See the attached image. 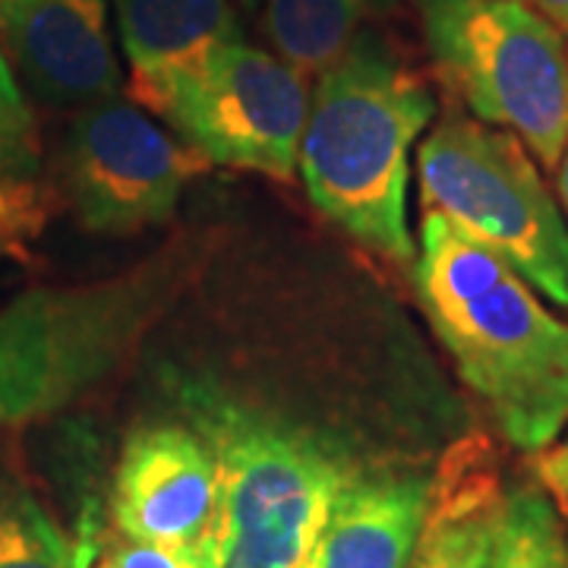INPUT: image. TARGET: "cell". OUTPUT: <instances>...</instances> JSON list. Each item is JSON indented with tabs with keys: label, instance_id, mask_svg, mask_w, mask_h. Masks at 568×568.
<instances>
[{
	"label": "cell",
	"instance_id": "11",
	"mask_svg": "<svg viewBox=\"0 0 568 568\" xmlns=\"http://www.w3.org/2000/svg\"><path fill=\"white\" fill-rule=\"evenodd\" d=\"M433 499V477L414 470L351 474L328 511L316 568H410Z\"/></svg>",
	"mask_w": 568,
	"mask_h": 568
},
{
	"label": "cell",
	"instance_id": "18",
	"mask_svg": "<svg viewBox=\"0 0 568 568\" xmlns=\"http://www.w3.org/2000/svg\"><path fill=\"white\" fill-rule=\"evenodd\" d=\"M111 568H224L222 534L190 544H142L123 540L108 552Z\"/></svg>",
	"mask_w": 568,
	"mask_h": 568
},
{
	"label": "cell",
	"instance_id": "22",
	"mask_svg": "<svg viewBox=\"0 0 568 568\" xmlns=\"http://www.w3.org/2000/svg\"><path fill=\"white\" fill-rule=\"evenodd\" d=\"M265 0H241V7H244L246 13H260L263 10Z\"/></svg>",
	"mask_w": 568,
	"mask_h": 568
},
{
	"label": "cell",
	"instance_id": "7",
	"mask_svg": "<svg viewBox=\"0 0 568 568\" xmlns=\"http://www.w3.org/2000/svg\"><path fill=\"white\" fill-rule=\"evenodd\" d=\"M310 95L304 70L237 39L171 77L140 108L168 121L171 133L205 164L291 181Z\"/></svg>",
	"mask_w": 568,
	"mask_h": 568
},
{
	"label": "cell",
	"instance_id": "4",
	"mask_svg": "<svg viewBox=\"0 0 568 568\" xmlns=\"http://www.w3.org/2000/svg\"><path fill=\"white\" fill-rule=\"evenodd\" d=\"M174 395L222 470L224 568H297L310 559L354 467L316 436L209 383L181 379Z\"/></svg>",
	"mask_w": 568,
	"mask_h": 568
},
{
	"label": "cell",
	"instance_id": "5",
	"mask_svg": "<svg viewBox=\"0 0 568 568\" xmlns=\"http://www.w3.org/2000/svg\"><path fill=\"white\" fill-rule=\"evenodd\" d=\"M429 61L470 118L556 171L568 145V44L525 0H414Z\"/></svg>",
	"mask_w": 568,
	"mask_h": 568
},
{
	"label": "cell",
	"instance_id": "9",
	"mask_svg": "<svg viewBox=\"0 0 568 568\" xmlns=\"http://www.w3.org/2000/svg\"><path fill=\"white\" fill-rule=\"evenodd\" d=\"M111 515L123 540L190 544L222 534V470L193 426L152 424L126 436Z\"/></svg>",
	"mask_w": 568,
	"mask_h": 568
},
{
	"label": "cell",
	"instance_id": "3",
	"mask_svg": "<svg viewBox=\"0 0 568 568\" xmlns=\"http://www.w3.org/2000/svg\"><path fill=\"white\" fill-rule=\"evenodd\" d=\"M190 260L162 250L102 282L41 284L0 310V429L104 386L178 297Z\"/></svg>",
	"mask_w": 568,
	"mask_h": 568
},
{
	"label": "cell",
	"instance_id": "6",
	"mask_svg": "<svg viewBox=\"0 0 568 568\" xmlns=\"http://www.w3.org/2000/svg\"><path fill=\"white\" fill-rule=\"evenodd\" d=\"M424 212L503 256L568 310V219L515 133L448 111L417 152Z\"/></svg>",
	"mask_w": 568,
	"mask_h": 568
},
{
	"label": "cell",
	"instance_id": "1",
	"mask_svg": "<svg viewBox=\"0 0 568 568\" xmlns=\"http://www.w3.org/2000/svg\"><path fill=\"white\" fill-rule=\"evenodd\" d=\"M417 297L508 446L537 455L568 426V323L511 265L424 212Z\"/></svg>",
	"mask_w": 568,
	"mask_h": 568
},
{
	"label": "cell",
	"instance_id": "19",
	"mask_svg": "<svg viewBox=\"0 0 568 568\" xmlns=\"http://www.w3.org/2000/svg\"><path fill=\"white\" fill-rule=\"evenodd\" d=\"M534 480L552 496L559 511L568 515V436L534 455Z\"/></svg>",
	"mask_w": 568,
	"mask_h": 568
},
{
	"label": "cell",
	"instance_id": "16",
	"mask_svg": "<svg viewBox=\"0 0 568 568\" xmlns=\"http://www.w3.org/2000/svg\"><path fill=\"white\" fill-rule=\"evenodd\" d=\"M92 530L70 534L20 467L0 458V568H92Z\"/></svg>",
	"mask_w": 568,
	"mask_h": 568
},
{
	"label": "cell",
	"instance_id": "24",
	"mask_svg": "<svg viewBox=\"0 0 568 568\" xmlns=\"http://www.w3.org/2000/svg\"><path fill=\"white\" fill-rule=\"evenodd\" d=\"M99 568H111V562H108V559H104V562H102V566H99Z\"/></svg>",
	"mask_w": 568,
	"mask_h": 568
},
{
	"label": "cell",
	"instance_id": "23",
	"mask_svg": "<svg viewBox=\"0 0 568 568\" xmlns=\"http://www.w3.org/2000/svg\"><path fill=\"white\" fill-rule=\"evenodd\" d=\"M297 568H316V566H313V552H310V559H304V562H301Z\"/></svg>",
	"mask_w": 568,
	"mask_h": 568
},
{
	"label": "cell",
	"instance_id": "8",
	"mask_svg": "<svg viewBox=\"0 0 568 568\" xmlns=\"http://www.w3.org/2000/svg\"><path fill=\"white\" fill-rule=\"evenodd\" d=\"M205 162L140 104L82 108L70 123L51 174L82 231L99 237H136L174 219L186 186Z\"/></svg>",
	"mask_w": 568,
	"mask_h": 568
},
{
	"label": "cell",
	"instance_id": "17",
	"mask_svg": "<svg viewBox=\"0 0 568 568\" xmlns=\"http://www.w3.org/2000/svg\"><path fill=\"white\" fill-rule=\"evenodd\" d=\"M487 568H568L562 511L537 480L503 489Z\"/></svg>",
	"mask_w": 568,
	"mask_h": 568
},
{
	"label": "cell",
	"instance_id": "2",
	"mask_svg": "<svg viewBox=\"0 0 568 568\" xmlns=\"http://www.w3.org/2000/svg\"><path fill=\"white\" fill-rule=\"evenodd\" d=\"M436 118L426 80L376 29L351 41L310 95L297 171L313 205L347 237L414 265L410 152Z\"/></svg>",
	"mask_w": 568,
	"mask_h": 568
},
{
	"label": "cell",
	"instance_id": "14",
	"mask_svg": "<svg viewBox=\"0 0 568 568\" xmlns=\"http://www.w3.org/2000/svg\"><path fill=\"white\" fill-rule=\"evenodd\" d=\"M54 212L32 104L0 41V253L26 263Z\"/></svg>",
	"mask_w": 568,
	"mask_h": 568
},
{
	"label": "cell",
	"instance_id": "12",
	"mask_svg": "<svg viewBox=\"0 0 568 568\" xmlns=\"http://www.w3.org/2000/svg\"><path fill=\"white\" fill-rule=\"evenodd\" d=\"M114 20L136 104L215 48L244 39L234 0H114Z\"/></svg>",
	"mask_w": 568,
	"mask_h": 568
},
{
	"label": "cell",
	"instance_id": "13",
	"mask_svg": "<svg viewBox=\"0 0 568 568\" xmlns=\"http://www.w3.org/2000/svg\"><path fill=\"white\" fill-rule=\"evenodd\" d=\"M503 489L484 439L452 448L433 477V499L410 568H487Z\"/></svg>",
	"mask_w": 568,
	"mask_h": 568
},
{
	"label": "cell",
	"instance_id": "15",
	"mask_svg": "<svg viewBox=\"0 0 568 568\" xmlns=\"http://www.w3.org/2000/svg\"><path fill=\"white\" fill-rule=\"evenodd\" d=\"M398 0H265L263 29L275 54L297 70L323 73L361 32L395 10Z\"/></svg>",
	"mask_w": 568,
	"mask_h": 568
},
{
	"label": "cell",
	"instance_id": "20",
	"mask_svg": "<svg viewBox=\"0 0 568 568\" xmlns=\"http://www.w3.org/2000/svg\"><path fill=\"white\" fill-rule=\"evenodd\" d=\"M525 3L530 10H537L568 44V0H525Z\"/></svg>",
	"mask_w": 568,
	"mask_h": 568
},
{
	"label": "cell",
	"instance_id": "10",
	"mask_svg": "<svg viewBox=\"0 0 568 568\" xmlns=\"http://www.w3.org/2000/svg\"><path fill=\"white\" fill-rule=\"evenodd\" d=\"M0 41L39 102L82 111L121 99L111 0H3Z\"/></svg>",
	"mask_w": 568,
	"mask_h": 568
},
{
	"label": "cell",
	"instance_id": "21",
	"mask_svg": "<svg viewBox=\"0 0 568 568\" xmlns=\"http://www.w3.org/2000/svg\"><path fill=\"white\" fill-rule=\"evenodd\" d=\"M556 186H559V203H562V212H566L568 219V145L559 164H556Z\"/></svg>",
	"mask_w": 568,
	"mask_h": 568
}]
</instances>
